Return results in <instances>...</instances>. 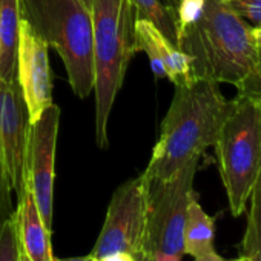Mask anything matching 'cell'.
Returning a JSON list of instances; mask_svg holds the SVG:
<instances>
[{"instance_id":"cell-1","label":"cell","mask_w":261,"mask_h":261,"mask_svg":"<svg viewBox=\"0 0 261 261\" xmlns=\"http://www.w3.org/2000/svg\"><path fill=\"white\" fill-rule=\"evenodd\" d=\"M218 83L194 79L175 86V92L162 123L160 139L143 177L168 180L192 159L215 145L220 127L232 109Z\"/></svg>"},{"instance_id":"cell-2","label":"cell","mask_w":261,"mask_h":261,"mask_svg":"<svg viewBox=\"0 0 261 261\" xmlns=\"http://www.w3.org/2000/svg\"><path fill=\"white\" fill-rule=\"evenodd\" d=\"M178 49L192 79L237 86L253 69L258 46L249 27L224 0H204L200 16L178 31Z\"/></svg>"},{"instance_id":"cell-3","label":"cell","mask_w":261,"mask_h":261,"mask_svg":"<svg viewBox=\"0 0 261 261\" xmlns=\"http://www.w3.org/2000/svg\"><path fill=\"white\" fill-rule=\"evenodd\" d=\"M95 74V137L108 146V120L129 62L139 53L137 14L130 0H91Z\"/></svg>"},{"instance_id":"cell-4","label":"cell","mask_w":261,"mask_h":261,"mask_svg":"<svg viewBox=\"0 0 261 261\" xmlns=\"http://www.w3.org/2000/svg\"><path fill=\"white\" fill-rule=\"evenodd\" d=\"M20 19L59 53L72 91L86 98L95 83L91 7L83 0H20Z\"/></svg>"},{"instance_id":"cell-5","label":"cell","mask_w":261,"mask_h":261,"mask_svg":"<svg viewBox=\"0 0 261 261\" xmlns=\"http://www.w3.org/2000/svg\"><path fill=\"white\" fill-rule=\"evenodd\" d=\"M214 148L230 212L240 217L261 168V105L235 97Z\"/></svg>"},{"instance_id":"cell-6","label":"cell","mask_w":261,"mask_h":261,"mask_svg":"<svg viewBox=\"0 0 261 261\" xmlns=\"http://www.w3.org/2000/svg\"><path fill=\"white\" fill-rule=\"evenodd\" d=\"M200 157L186 163L168 180H146V229L143 250L152 255H185L183 230ZM143 175V174H142Z\"/></svg>"},{"instance_id":"cell-7","label":"cell","mask_w":261,"mask_h":261,"mask_svg":"<svg viewBox=\"0 0 261 261\" xmlns=\"http://www.w3.org/2000/svg\"><path fill=\"white\" fill-rule=\"evenodd\" d=\"M146 212L145 177L140 175L123 183L111 198L103 227L91 255L97 259L115 252L137 256L145 244Z\"/></svg>"},{"instance_id":"cell-8","label":"cell","mask_w":261,"mask_h":261,"mask_svg":"<svg viewBox=\"0 0 261 261\" xmlns=\"http://www.w3.org/2000/svg\"><path fill=\"white\" fill-rule=\"evenodd\" d=\"M30 112L17 82L0 79V152L17 201L27 191Z\"/></svg>"},{"instance_id":"cell-9","label":"cell","mask_w":261,"mask_h":261,"mask_svg":"<svg viewBox=\"0 0 261 261\" xmlns=\"http://www.w3.org/2000/svg\"><path fill=\"white\" fill-rule=\"evenodd\" d=\"M59 123L60 108L53 103L31 123L27 148V181L48 230L53 227L54 163Z\"/></svg>"},{"instance_id":"cell-10","label":"cell","mask_w":261,"mask_h":261,"mask_svg":"<svg viewBox=\"0 0 261 261\" xmlns=\"http://www.w3.org/2000/svg\"><path fill=\"white\" fill-rule=\"evenodd\" d=\"M17 82L30 112V121L34 123L53 105V80L48 43L23 19H20L19 31Z\"/></svg>"},{"instance_id":"cell-11","label":"cell","mask_w":261,"mask_h":261,"mask_svg":"<svg viewBox=\"0 0 261 261\" xmlns=\"http://www.w3.org/2000/svg\"><path fill=\"white\" fill-rule=\"evenodd\" d=\"M139 51H145L155 80L169 79L175 86L192 82L189 57L175 48L151 22L137 19L136 22Z\"/></svg>"},{"instance_id":"cell-12","label":"cell","mask_w":261,"mask_h":261,"mask_svg":"<svg viewBox=\"0 0 261 261\" xmlns=\"http://www.w3.org/2000/svg\"><path fill=\"white\" fill-rule=\"evenodd\" d=\"M14 221L19 246L30 261H53L51 230L42 220L28 181L23 197L17 201Z\"/></svg>"},{"instance_id":"cell-13","label":"cell","mask_w":261,"mask_h":261,"mask_svg":"<svg viewBox=\"0 0 261 261\" xmlns=\"http://www.w3.org/2000/svg\"><path fill=\"white\" fill-rule=\"evenodd\" d=\"M20 0H0V79L17 77Z\"/></svg>"},{"instance_id":"cell-14","label":"cell","mask_w":261,"mask_h":261,"mask_svg":"<svg viewBox=\"0 0 261 261\" xmlns=\"http://www.w3.org/2000/svg\"><path fill=\"white\" fill-rule=\"evenodd\" d=\"M214 218L209 217L197 200V195L191 200L185 230H183V249L185 255L192 258L214 249Z\"/></svg>"},{"instance_id":"cell-15","label":"cell","mask_w":261,"mask_h":261,"mask_svg":"<svg viewBox=\"0 0 261 261\" xmlns=\"http://www.w3.org/2000/svg\"><path fill=\"white\" fill-rule=\"evenodd\" d=\"M250 209L243 237V256L249 261H261V168L250 192Z\"/></svg>"},{"instance_id":"cell-16","label":"cell","mask_w":261,"mask_h":261,"mask_svg":"<svg viewBox=\"0 0 261 261\" xmlns=\"http://www.w3.org/2000/svg\"><path fill=\"white\" fill-rule=\"evenodd\" d=\"M137 19L151 22L175 48H178V33L172 10L163 5L162 0H130Z\"/></svg>"},{"instance_id":"cell-17","label":"cell","mask_w":261,"mask_h":261,"mask_svg":"<svg viewBox=\"0 0 261 261\" xmlns=\"http://www.w3.org/2000/svg\"><path fill=\"white\" fill-rule=\"evenodd\" d=\"M13 194L14 191L11 188V181L5 168L2 152H0V227L16 215L17 204H14Z\"/></svg>"},{"instance_id":"cell-18","label":"cell","mask_w":261,"mask_h":261,"mask_svg":"<svg viewBox=\"0 0 261 261\" xmlns=\"http://www.w3.org/2000/svg\"><path fill=\"white\" fill-rule=\"evenodd\" d=\"M235 88L238 92L237 97L247 98L261 105V48H258V57H256V63L253 69Z\"/></svg>"},{"instance_id":"cell-19","label":"cell","mask_w":261,"mask_h":261,"mask_svg":"<svg viewBox=\"0 0 261 261\" xmlns=\"http://www.w3.org/2000/svg\"><path fill=\"white\" fill-rule=\"evenodd\" d=\"M0 261H19V238L14 218L0 227Z\"/></svg>"},{"instance_id":"cell-20","label":"cell","mask_w":261,"mask_h":261,"mask_svg":"<svg viewBox=\"0 0 261 261\" xmlns=\"http://www.w3.org/2000/svg\"><path fill=\"white\" fill-rule=\"evenodd\" d=\"M252 28L261 27V0H224Z\"/></svg>"},{"instance_id":"cell-21","label":"cell","mask_w":261,"mask_h":261,"mask_svg":"<svg viewBox=\"0 0 261 261\" xmlns=\"http://www.w3.org/2000/svg\"><path fill=\"white\" fill-rule=\"evenodd\" d=\"M100 261H137V256L133 253H126V252H115V253L103 256Z\"/></svg>"},{"instance_id":"cell-22","label":"cell","mask_w":261,"mask_h":261,"mask_svg":"<svg viewBox=\"0 0 261 261\" xmlns=\"http://www.w3.org/2000/svg\"><path fill=\"white\" fill-rule=\"evenodd\" d=\"M194 261H226V259L221 255H218L215 249H211L207 252H203V253L194 256Z\"/></svg>"},{"instance_id":"cell-23","label":"cell","mask_w":261,"mask_h":261,"mask_svg":"<svg viewBox=\"0 0 261 261\" xmlns=\"http://www.w3.org/2000/svg\"><path fill=\"white\" fill-rule=\"evenodd\" d=\"M53 261H100L94 258L91 253L88 256H75V258H53Z\"/></svg>"},{"instance_id":"cell-24","label":"cell","mask_w":261,"mask_h":261,"mask_svg":"<svg viewBox=\"0 0 261 261\" xmlns=\"http://www.w3.org/2000/svg\"><path fill=\"white\" fill-rule=\"evenodd\" d=\"M252 37L256 43L258 48H261V27H255L252 28Z\"/></svg>"},{"instance_id":"cell-25","label":"cell","mask_w":261,"mask_h":261,"mask_svg":"<svg viewBox=\"0 0 261 261\" xmlns=\"http://www.w3.org/2000/svg\"><path fill=\"white\" fill-rule=\"evenodd\" d=\"M137 261H155V259H154V255H152V253L142 250V252L137 255Z\"/></svg>"},{"instance_id":"cell-26","label":"cell","mask_w":261,"mask_h":261,"mask_svg":"<svg viewBox=\"0 0 261 261\" xmlns=\"http://www.w3.org/2000/svg\"><path fill=\"white\" fill-rule=\"evenodd\" d=\"M19 261H30V258L23 253V250L20 249V246H19Z\"/></svg>"},{"instance_id":"cell-27","label":"cell","mask_w":261,"mask_h":261,"mask_svg":"<svg viewBox=\"0 0 261 261\" xmlns=\"http://www.w3.org/2000/svg\"><path fill=\"white\" fill-rule=\"evenodd\" d=\"M230 261H249V259H247L246 256H243V255H241L240 258H235V259H230Z\"/></svg>"},{"instance_id":"cell-28","label":"cell","mask_w":261,"mask_h":261,"mask_svg":"<svg viewBox=\"0 0 261 261\" xmlns=\"http://www.w3.org/2000/svg\"><path fill=\"white\" fill-rule=\"evenodd\" d=\"M83 2H85V4H88V5L91 7V0H83Z\"/></svg>"}]
</instances>
